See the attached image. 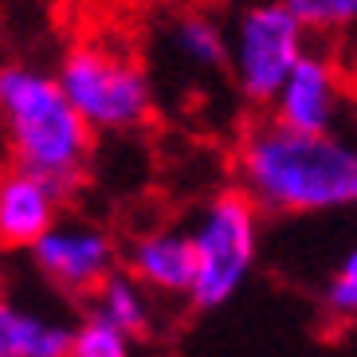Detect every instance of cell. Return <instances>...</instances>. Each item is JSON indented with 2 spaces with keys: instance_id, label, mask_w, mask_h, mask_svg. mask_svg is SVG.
Listing matches in <instances>:
<instances>
[{
  "instance_id": "obj_13",
  "label": "cell",
  "mask_w": 357,
  "mask_h": 357,
  "mask_svg": "<svg viewBox=\"0 0 357 357\" xmlns=\"http://www.w3.org/2000/svg\"><path fill=\"white\" fill-rule=\"evenodd\" d=\"M67 357H134V337L98 322L95 314H83L71 326V354Z\"/></svg>"
},
{
  "instance_id": "obj_14",
  "label": "cell",
  "mask_w": 357,
  "mask_h": 357,
  "mask_svg": "<svg viewBox=\"0 0 357 357\" xmlns=\"http://www.w3.org/2000/svg\"><path fill=\"white\" fill-rule=\"evenodd\" d=\"M322 318L330 326H349L357 322V248L342 255L334 275L326 279L322 291Z\"/></svg>"
},
{
  "instance_id": "obj_4",
  "label": "cell",
  "mask_w": 357,
  "mask_h": 357,
  "mask_svg": "<svg viewBox=\"0 0 357 357\" xmlns=\"http://www.w3.org/2000/svg\"><path fill=\"white\" fill-rule=\"evenodd\" d=\"M259 220L263 212L240 189H224L197 212L189 228L197 271H192L189 303L197 310H220L259 263Z\"/></svg>"
},
{
  "instance_id": "obj_1",
  "label": "cell",
  "mask_w": 357,
  "mask_h": 357,
  "mask_svg": "<svg viewBox=\"0 0 357 357\" xmlns=\"http://www.w3.org/2000/svg\"><path fill=\"white\" fill-rule=\"evenodd\" d=\"M236 181L259 212L310 216L357 208V137L291 134L259 118L236 142Z\"/></svg>"
},
{
  "instance_id": "obj_16",
  "label": "cell",
  "mask_w": 357,
  "mask_h": 357,
  "mask_svg": "<svg viewBox=\"0 0 357 357\" xmlns=\"http://www.w3.org/2000/svg\"><path fill=\"white\" fill-rule=\"evenodd\" d=\"M71 326L63 318H36V334H32V357H67L71 354Z\"/></svg>"
},
{
  "instance_id": "obj_10",
  "label": "cell",
  "mask_w": 357,
  "mask_h": 357,
  "mask_svg": "<svg viewBox=\"0 0 357 357\" xmlns=\"http://www.w3.org/2000/svg\"><path fill=\"white\" fill-rule=\"evenodd\" d=\"M165 47L185 71L216 75L228 67V36H224V24L212 20L208 12H200V8L177 12V20L165 28Z\"/></svg>"
},
{
  "instance_id": "obj_8",
  "label": "cell",
  "mask_w": 357,
  "mask_h": 357,
  "mask_svg": "<svg viewBox=\"0 0 357 357\" xmlns=\"http://www.w3.org/2000/svg\"><path fill=\"white\" fill-rule=\"evenodd\" d=\"M67 197L43 177L4 169L0 177V252H32V243L63 216Z\"/></svg>"
},
{
  "instance_id": "obj_12",
  "label": "cell",
  "mask_w": 357,
  "mask_h": 357,
  "mask_svg": "<svg viewBox=\"0 0 357 357\" xmlns=\"http://www.w3.org/2000/svg\"><path fill=\"white\" fill-rule=\"evenodd\" d=\"M306 36H349L357 32V0H283Z\"/></svg>"
},
{
  "instance_id": "obj_7",
  "label": "cell",
  "mask_w": 357,
  "mask_h": 357,
  "mask_svg": "<svg viewBox=\"0 0 357 357\" xmlns=\"http://www.w3.org/2000/svg\"><path fill=\"white\" fill-rule=\"evenodd\" d=\"M346 71L334 63V55L306 52L271 98L267 118L291 134H337L346 122Z\"/></svg>"
},
{
  "instance_id": "obj_5",
  "label": "cell",
  "mask_w": 357,
  "mask_h": 357,
  "mask_svg": "<svg viewBox=\"0 0 357 357\" xmlns=\"http://www.w3.org/2000/svg\"><path fill=\"white\" fill-rule=\"evenodd\" d=\"M228 36V67L231 86L255 110H267L279 95L283 79L294 63L310 52V36L287 12L283 0H248L236 8Z\"/></svg>"
},
{
  "instance_id": "obj_15",
  "label": "cell",
  "mask_w": 357,
  "mask_h": 357,
  "mask_svg": "<svg viewBox=\"0 0 357 357\" xmlns=\"http://www.w3.org/2000/svg\"><path fill=\"white\" fill-rule=\"evenodd\" d=\"M36 310H24L0 294V357H32Z\"/></svg>"
},
{
  "instance_id": "obj_6",
  "label": "cell",
  "mask_w": 357,
  "mask_h": 357,
  "mask_svg": "<svg viewBox=\"0 0 357 357\" xmlns=\"http://www.w3.org/2000/svg\"><path fill=\"white\" fill-rule=\"evenodd\" d=\"M32 267L55 287V291L86 298L110 271H118V240L110 228L83 216H59L52 228L32 243Z\"/></svg>"
},
{
  "instance_id": "obj_3",
  "label": "cell",
  "mask_w": 357,
  "mask_h": 357,
  "mask_svg": "<svg viewBox=\"0 0 357 357\" xmlns=\"http://www.w3.org/2000/svg\"><path fill=\"white\" fill-rule=\"evenodd\" d=\"M55 83L91 134H134L153 118V83L134 55L106 43H75Z\"/></svg>"
},
{
  "instance_id": "obj_2",
  "label": "cell",
  "mask_w": 357,
  "mask_h": 357,
  "mask_svg": "<svg viewBox=\"0 0 357 357\" xmlns=\"http://www.w3.org/2000/svg\"><path fill=\"white\" fill-rule=\"evenodd\" d=\"M0 137L8 169L43 177L63 197L83 185L95 161V134L63 98L55 75L32 63L0 67Z\"/></svg>"
},
{
  "instance_id": "obj_11",
  "label": "cell",
  "mask_w": 357,
  "mask_h": 357,
  "mask_svg": "<svg viewBox=\"0 0 357 357\" xmlns=\"http://www.w3.org/2000/svg\"><path fill=\"white\" fill-rule=\"evenodd\" d=\"M86 303H91L86 314H95L98 322L122 330L134 342L153 334V318H158L153 314V294L137 283V279H130L126 271H110L95 291L86 294Z\"/></svg>"
},
{
  "instance_id": "obj_9",
  "label": "cell",
  "mask_w": 357,
  "mask_h": 357,
  "mask_svg": "<svg viewBox=\"0 0 357 357\" xmlns=\"http://www.w3.org/2000/svg\"><path fill=\"white\" fill-rule=\"evenodd\" d=\"M197 255L189 228H153L142 231L126 248V275L137 279L153 298H189Z\"/></svg>"
},
{
  "instance_id": "obj_17",
  "label": "cell",
  "mask_w": 357,
  "mask_h": 357,
  "mask_svg": "<svg viewBox=\"0 0 357 357\" xmlns=\"http://www.w3.org/2000/svg\"><path fill=\"white\" fill-rule=\"evenodd\" d=\"M169 4H185V8H192V4H197V0H169Z\"/></svg>"
},
{
  "instance_id": "obj_18",
  "label": "cell",
  "mask_w": 357,
  "mask_h": 357,
  "mask_svg": "<svg viewBox=\"0 0 357 357\" xmlns=\"http://www.w3.org/2000/svg\"><path fill=\"white\" fill-rule=\"evenodd\" d=\"M0 177H4V158H0Z\"/></svg>"
}]
</instances>
